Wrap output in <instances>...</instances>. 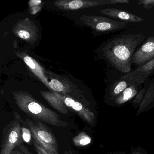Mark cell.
<instances>
[{
  "label": "cell",
  "instance_id": "d6986e66",
  "mask_svg": "<svg viewBox=\"0 0 154 154\" xmlns=\"http://www.w3.org/2000/svg\"><path fill=\"white\" fill-rule=\"evenodd\" d=\"M146 85H145V86H144L143 88L137 94L136 97H135V99L133 100V103L136 105H137L139 103H140L142 100H143V98H144V96H145V93L146 91V88L147 86H146Z\"/></svg>",
  "mask_w": 154,
  "mask_h": 154
},
{
  "label": "cell",
  "instance_id": "9a60e30c",
  "mask_svg": "<svg viewBox=\"0 0 154 154\" xmlns=\"http://www.w3.org/2000/svg\"><path fill=\"white\" fill-rule=\"evenodd\" d=\"M131 85L127 80L121 77L118 81H116L112 86L111 95L115 99L121 94L127 87Z\"/></svg>",
  "mask_w": 154,
  "mask_h": 154
},
{
  "label": "cell",
  "instance_id": "ac0fdd59",
  "mask_svg": "<svg viewBox=\"0 0 154 154\" xmlns=\"http://www.w3.org/2000/svg\"><path fill=\"white\" fill-rule=\"evenodd\" d=\"M11 154H34L24 144L15 148Z\"/></svg>",
  "mask_w": 154,
  "mask_h": 154
},
{
  "label": "cell",
  "instance_id": "7402d4cb",
  "mask_svg": "<svg viewBox=\"0 0 154 154\" xmlns=\"http://www.w3.org/2000/svg\"><path fill=\"white\" fill-rule=\"evenodd\" d=\"M67 154H72V153L71 151H68V153H67Z\"/></svg>",
  "mask_w": 154,
  "mask_h": 154
},
{
  "label": "cell",
  "instance_id": "7c38bea8",
  "mask_svg": "<svg viewBox=\"0 0 154 154\" xmlns=\"http://www.w3.org/2000/svg\"><path fill=\"white\" fill-rule=\"evenodd\" d=\"M18 56L20 57H22L25 63L29 66L30 70L34 73L35 75H36L39 80L45 84L47 86L48 88H49V82L47 80V78L44 74L43 68L38 64V63L34 60L32 57L29 56L26 54H22L19 53L17 54Z\"/></svg>",
  "mask_w": 154,
  "mask_h": 154
},
{
  "label": "cell",
  "instance_id": "277c9868",
  "mask_svg": "<svg viewBox=\"0 0 154 154\" xmlns=\"http://www.w3.org/2000/svg\"><path fill=\"white\" fill-rule=\"evenodd\" d=\"M14 115L15 119L2 130L0 154H11L15 148L23 144V127L25 122L17 112Z\"/></svg>",
  "mask_w": 154,
  "mask_h": 154
},
{
  "label": "cell",
  "instance_id": "ba28073f",
  "mask_svg": "<svg viewBox=\"0 0 154 154\" xmlns=\"http://www.w3.org/2000/svg\"><path fill=\"white\" fill-rule=\"evenodd\" d=\"M13 32L17 36L31 44H34L38 37L37 27L29 18L18 21L13 27Z\"/></svg>",
  "mask_w": 154,
  "mask_h": 154
},
{
  "label": "cell",
  "instance_id": "30bf717a",
  "mask_svg": "<svg viewBox=\"0 0 154 154\" xmlns=\"http://www.w3.org/2000/svg\"><path fill=\"white\" fill-rule=\"evenodd\" d=\"M154 58V37H149L133 54L131 63L140 66Z\"/></svg>",
  "mask_w": 154,
  "mask_h": 154
},
{
  "label": "cell",
  "instance_id": "2e32d148",
  "mask_svg": "<svg viewBox=\"0 0 154 154\" xmlns=\"http://www.w3.org/2000/svg\"><path fill=\"white\" fill-rule=\"evenodd\" d=\"M72 140L75 146L83 147L90 144L91 141V138L85 132H81L73 137Z\"/></svg>",
  "mask_w": 154,
  "mask_h": 154
},
{
  "label": "cell",
  "instance_id": "6da1fadb",
  "mask_svg": "<svg viewBox=\"0 0 154 154\" xmlns=\"http://www.w3.org/2000/svg\"><path fill=\"white\" fill-rule=\"evenodd\" d=\"M145 38L142 34H128L112 38L103 48V56L116 70L128 73L136 48Z\"/></svg>",
  "mask_w": 154,
  "mask_h": 154
},
{
  "label": "cell",
  "instance_id": "ffe728a7",
  "mask_svg": "<svg viewBox=\"0 0 154 154\" xmlns=\"http://www.w3.org/2000/svg\"><path fill=\"white\" fill-rule=\"evenodd\" d=\"M138 5H142L145 8L149 9L154 8V0H140Z\"/></svg>",
  "mask_w": 154,
  "mask_h": 154
},
{
  "label": "cell",
  "instance_id": "44dd1931",
  "mask_svg": "<svg viewBox=\"0 0 154 154\" xmlns=\"http://www.w3.org/2000/svg\"><path fill=\"white\" fill-rule=\"evenodd\" d=\"M33 144L34 148L37 154H49L35 140L33 139Z\"/></svg>",
  "mask_w": 154,
  "mask_h": 154
},
{
  "label": "cell",
  "instance_id": "e0dca14e",
  "mask_svg": "<svg viewBox=\"0 0 154 154\" xmlns=\"http://www.w3.org/2000/svg\"><path fill=\"white\" fill-rule=\"evenodd\" d=\"M49 85L50 89L55 92L58 93H61L63 94L71 92L70 89L68 87L65 86L63 83L57 79H52L49 82Z\"/></svg>",
  "mask_w": 154,
  "mask_h": 154
},
{
  "label": "cell",
  "instance_id": "52a82bcc",
  "mask_svg": "<svg viewBox=\"0 0 154 154\" xmlns=\"http://www.w3.org/2000/svg\"><path fill=\"white\" fill-rule=\"evenodd\" d=\"M63 101L65 107L77 114L83 121L93 125L95 121L94 114L82 103L64 94L54 92Z\"/></svg>",
  "mask_w": 154,
  "mask_h": 154
},
{
  "label": "cell",
  "instance_id": "5b68a950",
  "mask_svg": "<svg viewBox=\"0 0 154 154\" xmlns=\"http://www.w3.org/2000/svg\"><path fill=\"white\" fill-rule=\"evenodd\" d=\"M82 23L97 32L109 33L121 30L127 23L117 21L105 17L96 16H83L80 18Z\"/></svg>",
  "mask_w": 154,
  "mask_h": 154
},
{
  "label": "cell",
  "instance_id": "5bb4252c",
  "mask_svg": "<svg viewBox=\"0 0 154 154\" xmlns=\"http://www.w3.org/2000/svg\"><path fill=\"white\" fill-rule=\"evenodd\" d=\"M138 86L137 85H129L115 99V103L118 104H123L133 99L137 94Z\"/></svg>",
  "mask_w": 154,
  "mask_h": 154
},
{
  "label": "cell",
  "instance_id": "8fae6325",
  "mask_svg": "<svg viewBox=\"0 0 154 154\" xmlns=\"http://www.w3.org/2000/svg\"><path fill=\"white\" fill-rule=\"evenodd\" d=\"M100 12L104 15L109 16L110 17L117 19L120 20L124 22H132L138 23L144 21L142 18L138 17L136 15L132 14L125 11L116 8H106L101 10Z\"/></svg>",
  "mask_w": 154,
  "mask_h": 154
},
{
  "label": "cell",
  "instance_id": "4fadbf2b",
  "mask_svg": "<svg viewBox=\"0 0 154 154\" xmlns=\"http://www.w3.org/2000/svg\"><path fill=\"white\" fill-rule=\"evenodd\" d=\"M40 94L45 100L60 113L65 115L69 114V111L65 107L62 100L54 92L41 91Z\"/></svg>",
  "mask_w": 154,
  "mask_h": 154
},
{
  "label": "cell",
  "instance_id": "9c48e42d",
  "mask_svg": "<svg viewBox=\"0 0 154 154\" xmlns=\"http://www.w3.org/2000/svg\"><path fill=\"white\" fill-rule=\"evenodd\" d=\"M154 74V58L121 78L127 80L131 85H140L149 76Z\"/></svg>",
  "mask_w": 154,
  "mask_h": 154
},
{
  "label": "cell",
  "instance_id": "7a4b0ae2",
  "mask_svg": "<svg viewBox=\"0 0 154 154\" xmlns=\"http://www.w3.org/2000/svg\"><path fill=\"white\" fill-rule=\"evenodd\" d=\"M13 96L18 107L33 120L61 128L69 125L61 120L57 113L38 101L29 93L23 91L13 92Z\"/></svg>",
  "mask_w": 154,
  "mask_h": 154
},
{
  "label": "cell",
  "instance_id": "3957f363",
  "mask_svg": "<svg viewBox=\"0 0 154 154\" xmlns=\"http://www.w3.org/2000/svg\"><path fill=\"white\" fill-rule=\"evenodd\" d=\"M31 133L33 139L49 154H59L58 142L50 128L45 123L27 119L25 121Z\"/></svg>",
  "mask_w": 154,
  "mask_h": 154
},
{
  "label": "cell",
  "instance_id": "8992f818",
  "mask_svg": "<svg viewBox=\"0 0 154 154\" xmlns=\"http://www.w3.org/2000/svg\"><path fill=\"white\" fill-rule=\"evenodd\" d=\"M128 0H60L54 2L55 7L64 10H75L92 8L103 5L115 4H128Z\"/></svg>",
  "mask_w": 154,
  "mask_h": 154
}]
</instances>
